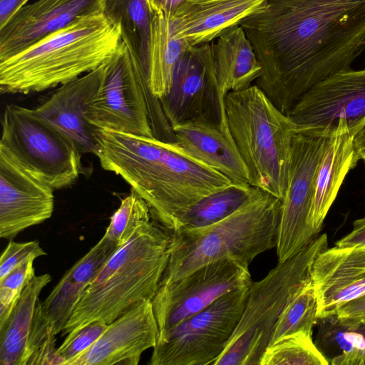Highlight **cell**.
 <instances>
[{
    "label": "cell",
    "mask_w": 365,
    "mask_h": 365,
    "mask_svg": "<svg viewBox=\"0 0 365 365\" xmlns=\"http://www.w3.org/2000/svg\"><path fill=\"white\" fill-rule=\"evenodd\" d=\"M240 26L262 67L255 85L287 114L365 51V0H267Z\"/></svg>",
    "instance_id": "1"
},
{
    "label": "cell",
    "mask_w": 365,
    "mask_h": 365,
    "mask_svg": "<svg viewBox=\"0 0 365 365\" xmlns=\"http://www.w3.org/2000/svg\"><path fill=\"white\" fill-rule=\"evenodd\" d=\"M96 156L101 167L120 175L147 203L151 217L170 232L206 197L232 182L167 142L97 129Z\"/></svg>",
    "instance_id": "2"
},
{
    "label": "cell",
    "mask_w": 365,
    "mask_h": 365,
    "mask_svg": "<svg viewBox=\"0 0 365 365\" xmlns=\"http://www.w3.org/2000/svg\"><path fill=\"white\" fill-rule=\"evenodd\" d=\"M123 44L119 26L101 12L81 17L0 60V92L29 94L63 85L107 63Z\"/></svg>",
    "instance_id": "3"
},
{
    "label": "cell",
    "mask_w": 365,
    "mask_h": 365,
    "mask_svg": "<svg viewBox=\"0 0 365 365\" xmlns=\"http://www.w3.org/2000/svg\"><path fill=\"white\" fill-rule=\"evenodd\" d=\"M156 222H141L86 287L63 335L99 321L110 324L154 297L170 257V233Z\"/></svg>",
    "instance_id": "4"
},
{
    "label": "cell",
    "mask_w": 365,
    "mask_h": 365,
    "mask_svg": "<svg viewBox=\"0 0 365 365\" xmlns=\"http://www.w3.org/2000/svg\"><path fill=\"white\" fill-rule=\"evenodd\" d=\"M281 209V200L254 187L245 203L224 219L171 232L170 257L160 284L220 260L249 267L258 255L276 247Z\"/></svg>",
    "instance_id": "5"
},
{
    "label": "cell",
    "mask_w": 365,
    "mask_h": 365,
    "mask_svg": "<svg viewBox=\"0 0 365 365\" xmlns=\"http://www.w3.org/2000/svg\"><path fill=\"white\" fill-rule=\"evenodd\" d=\"M225 107L249 184L282 200L289 177L294 134L292 122L255 84L229 92Z\"/></svg>",
    "instance_id": "6"
},
{
    "label": "cell",
    "mask_w": 365,
    "mask_h": 365,
    "mask_svg": "<svg viewBox=\"0 0 365 365\" xmlns=\"http://www.w3.org/2000/svg\"><path fill=\"white\" fill-rule=\"evenodd\" d=\"M327 247V235H321L297 255L278 264L262 280L252 282L242 318L213 365H259L280 314L311 282L314 261Z\"/></svg>",
    "instance_id": "7"
},
{
    "label": "cell",
    "mask_w": 365,
    "mask_h": 365,
    "mask_svg": "<svg viewBox=\"0 0 365 365\" xmlns=\"http://www.w3.org/2000/svg\"><path fill=\"white\" fill-rule=\"evenodd\" d=\"M86 118L97 129L175 142L141 61L124 43L104 65L99 90L88 104Z\"/></svg>",
    "instance_id": "8"
},
{
    "label": "cell",
    "mask_w": 365,
    "mask_h": 365,
    "mask_svg": "<svg viewBox=\"0 0 365 365\" xmlns=\"http://www.w3.org/2000/svg\"><path fill=\"white\" fill-rule=\"evenodd\" d=\"M0 144L54 190L71 185L81 170V153L73 140L36 109L6 106Z\"/></svg>",
    "instance_id": "9"
},
{
    "label": "cell",
    "mask_w": 365,
    "mask_h": 365,
    "mask_svg": "<svg viewBox=\"0 0 365 365\" xmlns=\"http://www.w3.org/2000/svg\"><path fill=\"white\" fill-rule=\"evenodd\" d=\"M250 286L223 294L173 327L153 348L148 364L213 365L242 318Z\"/></svg>",
    "instance_id": "10"
},
{
    "label": "cell",
    "mask_w": 365,
    "mask_h": 365,
    "mask_svg": "<svg viewBox=\"0 0 365 365\" xmlns=\"http://www.w3.org/2000/svg\"><path fill=\"white\" fill-rule=\"evenodd\" d=\"M331 133H294L289 177L282 200L277 254L278 264L309 245L317 234L310 224L318 168Z\"/></svg>",
    "instance_id": "11"
},
{
    "label": "cell",
    "mask_w": 365,
    "mask_h": 365,
    "mask_svg": "<svg viewBox=\"0 0 365 365\" xmlns=\"http://www.w3.org/2000/svg\"><path fill=\"white\" fill-rule=\"evenodd\" d=\"M252 282L247 267L224 259L205 264L178 279L160 283L152 299L160 332L158 342L176 325L223 294Z\"/></svg>",
    "instance_id": "12"
},
{
    "label": "cell",
    "mask_w": 365,
    "mask_h": 365,
    "mask_svg": "<svg viewBox=\"0 0 365 365\" xmlns=\"http://www.w3.org/2000/svg\"><path fill=\"white\" fill-rule=\"evenodd\" d=\"M159 100L172 128L204 119L231 135L219 98L211 42L187 46L176 66L169 93Z\"/></svg>",
    "instance_id": "13"
},
{
    "label": "cell",
    "mask_w": 365,
    "mask_h": 365,
    "mask_svg": "<svg viewBox=\"0 0 365 365\" xmlns=\"http://www.w3.org/2000/svg\"><path fill=\"white\" fill-rule=\"evenodd\" d=\"M286 115L294 133H331L343 120L355 135L365 124V69L340 71L319 81Z\"/></svg>",
    "instance_id": "14"
},
{
    "label": "cell",
    "mask_w": 365,
    "mask_h": 365,
    "mask_svg": "<svg viewBox=\"0 0 365 365\" xmlns=\"http://www.w3.org/2000/svg\"><path fill=\"white\" fill-rule=\"evenodd\" d=\"M54 189L0 144V237L11 240L49 219Z\"/></svg>",
    "instance_id": "15"
},
{
    "label": "cell",
    "mask_w": 365,
    "mask_h": 365,
    "mask_svg": "<svg viewBox=\"0 0 365 365\" xmlns=\"http://www.w3.org/2000/svg\"><path fill=\"white\" fill-rule=\"evenodd\" d=\"M160 332L152 300H145L109 324L98 340L68 365H137L154 348Z\"/></svg>",
    "instance_id": "16"
},
{
    "label": "cell",
    "mask_w": 365,
    "mask_h": 365,
    "mask_svg": "<svg viewBox=\"0 0 365 365\" xmlns=\"http://www.w3.org/2000/svg\"><path fill=\"white\" fill-rule=\"evenodd\" d=\"M103 0H37L0 29V60L7 58L76 19L101 12Z\"/></svg>",
    "instance_id": "17"
},
{
    "label": "cell",
    "mask_w": 365,
    "mask_h": 365,
    "mask_svg": "<svg viewBox=\"0 0 365 365\" xmlns=\"http://www.w3.org/2000/svg\"><path fill=\"white\" fill-rule=\"evenodd\" d=\"M311 282L318 319L365 294V245L327 248L314 261Z\"/></svg>",
    "instance_id": "18"
},
{
    "label": "cell",
    "mask_w": 365,
    "mask_h": 365,
    "mask_svg": "<svg viewBox=\"0 0 365 365\" xmlns=\"http://www.w3.org/2000/svg\"><path fill=\"white\" fill-rule=\"evenodd\" d=\"M104 65L59 86L36 108L40 115L71 138L81 153L97 154V128L88 123L86 112L99 90Z\"/></svg>",
    "instance_id": "19"
},
{
    "label": "cell",
    "mask_w": 365,
    "mask_h": 365,
    "mask_svg": "<svg viewBox=\"0 0 365 365\" xmlns=\"http://www.w3.org/2000/svg\"><path fill=\"white\" fill-rule=\"evenodd\" d=\"M267 0H184L170 19L173 36L188 46L210 43L261 9Z\"/></svg>",
    "instance_id": "20"
},
{
    "label": "cell",
    "mask_w": 365,
    "mask_h": 365,
    "mask_svg": "<svg viewBox=\"0 0 365 365\" xmlns=\"http://www.w3.org/2000/svg\"><path fill=\"white\" fill-rule=\"evenodd\" d=\"M181 151L227 177L232 182L249 183L246 165L231 135L215 123L195 120L172 128Z\"/></svg>",
    "instance_id": "21"
},
{
    "label": "cell",
    "mask_w": 365,
    "mask_h": 365,
    "mask_svg": "<svg viewBox=\"0 0 365 365\" xmlns=\"http://www.w3.org/2000/svg\"><path fill=\"white\" fill-rule=\"evenodd\" d=\"M119 247L103 236L64 274L41 303L42 316L54 335L65 329L85 289Z\"/></svg>",
    "instance_id": "22"
},
{
    "label": "cell",
    "mask_w": 365,
    "mask_h": 365,
    "mask_svg": "<svg viewBox=\"0 0 365 365\" xmlns=\"http://www.w3.org/2000/svg\"><path fill=\"white\" fill-rule=\"evenodd\" d=\"M354 136L343 120H339L329 136L317 171L310 215V224L317 235L346 175L359 161L354 147Z\"/></svg>",
    "instance_id": "23"
},
{
    "label": "cell",
    "mask_w": 365,
    "mask_h": 365,
    "mask_svg": "<svg viewBox=\"0 0 365 365\" xmlns=\"http://www.w3.org/2000/svg\"><path fill=\"white\" fill-rule=\"evenodd\" d=\"M212 41L219 98L251 86L261 76L262 67L241 26L232 27Z\"/></svg>",
    "instance_id": "24"
},
{
    "label": "cell",
    "mask_w": 365,
    "mask_h": 365,
    "mask_svg": "<svg viewBox=\"0 0 365 365\" xmlns=\"http://www.w3.org/2000/svg\"><path fill=\"white\" fill-rule=\"evenodd\" d=\"M48 274L34 276L9 318L0 324V364L26 365L28 342L38 296L51 282Z\"/></svg>",
    "instance_id": "25"
},
{
    "label": "cell",
    "mask_w": 365,
    "mask_h": 365,
    "mask_svg": "<svg viewBox=\"0 0 365 365\" xmlns=\"http://www.w3.org/2000/svg\"><path fill=\"white\" fill-rule=\"evenodd\" d=\"M188 45L173 36L169 18L152 11L146 74L150 90L158 98L172 86L175 69Z\"/></svg>",
    "instance_id": "26"
},
{
    "label": "cell",
    "mask_w": 365,
    "mask_h": 365,
    "mask_svg": "<svg viewBox=\"0 0 365 365\" xmlns=\"http://www.w3.org/2000/svg\"><path fill=\"white\" fill-rule=\"evenodd\" d=\"M101 13L119 26L122 41L141 61L146 72L152 20L148 1L103 0Z\"/></svg>",
    "instance_id": "27"
},
{
    "label": "cell",
    "mask_w": 365,
    "mask_h": 365,
    "mask_svg": "<svg viewBox=\"0 0 365 365\" xmlns=\"http://www.w3.org/2000/svg\"><path fill=\"white\" fill-rule=\"evenodd\" d=\"M317 346L323 354L331 348L336 353L332 365H365V324L359 319L339 318L335 314L319 319Z\"/></svg>",
    "instance_id": "28"
},
{
    "label": "cell",
    "mask_w": 365,
    "mask_h": 365,
    "mask_svg": "<svg viewBox=\"0 0 365 365\" xmlns=\"http://www.w3.org/2000/svg\"><path fill=\"white\" fill-rule=\"evenodd\" d=\"M253 190L249 183L232 182L210 194L187 216L182 229L202 227L224 219L243 205Z\"/></svg>",
    "instance_id": "29"
},
{
    "label": "cell",
    "mask_w": 365,
    "mask_h": 365,
    "mask_svg": "<svg viewBox=\"0 0 365 365\" xmlns=\"http://www.w3.org/2000/svg\"><path fill=\"white\" fill-rule=\"evenodd\" d=\"M329 361L303 331L287 335L265 349L259 365H327Z\"/></svg>",
    "instance_id": "30"
},
{
    "label": "cell",
    "mask_w": 365,
    "mask_h": 365,
    "mask_svg": "<svg viewBox=\"0 0 365 365\" xmlns=\"http://www.w3.org/2000/svg\"><path fill=\"white\" fill-rule=\"evenodd\" d=\"M317 308L315 291L310 282L295 294L280 314L269 344L299 331L312 335L313 327L319 320Z\"/></svg>",
    "instance_id": "31"
},
{
    "label": "cell",
    "mask_w": 365,
    "mask_h": 365,
    "mask_svg": "<svg viewBox=\"0 0 365 365\" xmlns=\"http://www.w3.org/2000/svg\"><path fill=\"white\" fill-rule=\"evenodd\" d=\"M151 219L147 203L131 190L130 194L121 200L119 207L111 216L103 236L121 246L129 240L141 222Z\"/></svg>",
    "instance_id": "32"
},
{
    "label": "cell",
    "mask_w": 365,
    "mask_h": 365,
    "mask_svg": "<svg viewBox=\"0 0 365 365\" xmlns=\"http://www.w3.org/2000/svg\"><path fill=\"white\" fill-rule=\"evenodd\" d=\"M31 257L0 279V324L11 314L27 284L35 276Z\"/></svg>",
    "instance_id": "33"
},
{
    "label": "cell",
    "mask_w": 365,
    "mask_h": 365,
    "mask_svg": "<svg viewBox=\"0 0 365 365\" xmlns=\"http://www.w3.org/2000/svg\"><path fill=\"white\" fill-rule=\"evenodd\" d=\"M108 324L99 321L90 322L68 334L56 349L62 365H68L74 359L89 349L105 331Z\"/></svg>",
    "instance_id": "34"
},
{
    "label": "cell",
    "mask_w": 365,
    "mask_h": 365,
    "mask_svg": "<svg viewBox=\"0 0 365 365\" xmlns=\"http://www.w3.org/2000/svg\"><path fill=\"white\" fill-rule=\"evenodd\" d=\"M46 255V252L36 240L26 242L10 241L1 255L0 279L29 258H37Z\"/></svg>",
    "instance_id": "35"
},
{
    "label": "cell",
    "mask_w": 365,
    "mask_h": 365,
    "mask_svg": "<svg viewBox=\"0 0 365 365\" xmlns=\"http://www.w3.org/2000/svg\"><path fill=\"white\" fill-rule=\"evenodd\" d=\"M360 245H365V217L355 220L352 230L335 243L338 247Z\"/></svg>",
    "instance_id": "36"
},
{
    "label": "cell",
    "mask_w": 365,
    "mask_h": 365,
    "mask_svg": "<svg viewBox=\"0 0 365 365\" xmlns=\"http://www.w3.org/2000/svg\"><path fill=\"white\" fill-rule=\"evenodd\" d=\"M339 318L361 319L365 317V294L340 307L335 313Z\"/></svg>",
    "instance_id": "37"
},
{
    "label": "cell",
    "mask_w": 365,
    "mask_h": 365,
    "mask_svg": "<svg viewBox=\"0 0 365 365\" xmlns=\"http://www.w3.org/2000/svg\"><path fill=\"white\" fill-rule=\"evenodd\" d=\"M29 0H0V29L6 26L14 15L28 4Z\"/></svg>",
    "instance_id": "38"
},
{
    "label": "cell",
    "mask_w": 365,
    "mask_h": 365,
    "mask_svg": "<svg viewBox=\"0 0 365 365\" xmlns=\"http://www.w3.org/2000/svg\"><path fill=\"white\" fill-rule=\"evenodd\" d=\"M151 11L161 12L171 19L184 0H147Z\"/></svg>",
    "instance_id": "39"
},
{
    "label": "cell",
    "mask_w": 365,
    "mask_h": 365,
    "mask_svg": "<svg viewBox=\"0 0 365 365\" xmlns=\"http://www.w3.org/2000/svg\"><path fill=\"white\" fill-rule=\"evenodd\" d=\"M354 147L357 159L365 162V124L354 136Z\"/></svg>",
    "instance_id": "40"
},
{
    "label": "cell",
    "mask_w": 365,
    "mask_h": 365,
    "mask_svg": "<svg viewBox=\"0 0 365 365\" xmlns=\"http://www.w3.org/2000/svg\"><path fill=\"white\" fill-rule=\"evenodd\" d=\"M359 320H361V322L365 324V317H363V318H361V319H359Z\"/></svg>",
    "instance_id": "41"
}]
</instances>
